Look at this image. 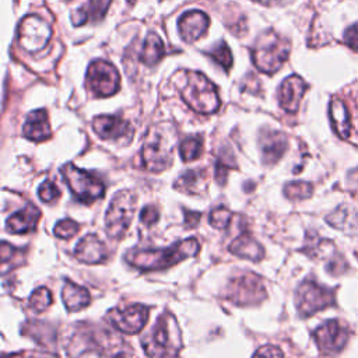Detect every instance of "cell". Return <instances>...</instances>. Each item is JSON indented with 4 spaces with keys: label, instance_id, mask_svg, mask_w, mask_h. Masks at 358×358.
I'll use <instances>...</instances> for the list:
<instances>
[{
    "label": "cell",
    "instance_id": "1",
    "mask_svg": "<svg viewBox=\"0 0 358 358\" xmlns=\"http://www.w3.org/2000/svg\"><path fill=\"white\" fill-rule=\"evenodd\" d=\"M200 250L197 239L187 238L165 249H137L126 255V260L138 270H164L196 256Z\"/></svg>",
    "mask_w": 358,
    "mask_h": 358
},
{
    "label": "cell",
    "instance_id": "2",
    "mask_svg": "<svg viewBox=\"0 0 358 358\" xmlns=\"http://www.w3.org/2000/svg\"><path fill=\"white\" fill-rule=\"evenodd\" d=\"M178 143L176 127L172 123H158L150 127L141 148L143 164L150 172H161L172 164Z\"/></svg>",
    "mask_w": 358,
    "mask_h": 358
},
{
    "label": "cell",
    "instance_id": "3",
    "mask_svg": "<svg viewBox=\"0 0 358 358\" xmlns=\"http://www.w3.org/2000/svg\"><path fill=\"white\" fill-rule=\"evenodd\" d=\"M179 94L185 103L197 113H213L220 108L217 87L199 71H179Z\"/></svg>",
    "mask_w": 358,
    "mask_h": 358
},
{
    "label": "cell",
    "instance_id": "4",
    "mask_svg": "<svg viewBox=\"0 0 358 358\" xmlns=\"http://www.w3.org/2000/svg\"><path fill=\"white\" fill-rule=\"evenodd\" d=\"M143 347L150 357H175L182 348L180 329L169 312H164L151 331L143 338Z\"/></svg>",
    "mask_w": 358,
    "mask_h": 358
},
{
    "label": "cell",
    "instance_id": "5",
    "mask_svg": "<svg viewBox=\"0 0 358 358\" xmlns=\"http://www.w3.org/2000/svg\"><path fill=\"white\" fill-rule=\"evenodd\" d=\"M289 50V41L268 29L257 36L252 48V60L260 71L274 74L288 59Z\"/></svg>",
    "mask_w": 358,
    "mask_h": 358
},
{
    "label": "cell",
    "instance_id": "6",
    "mask_svg": "<svg viewBox=\"0 0 358 358\" xmlns=\"http://www.w3.org/2000/svg\"><path fill=\"white\" fill-rule=\"evenodd\" d=\"M136 196L130 190L117 192L109 204L105 214V228L108 236L112 239H120L126 235L134 217Z\"/></svg>",
    "mask_w": 358,
    "mask_h": 358
},
{
    "label": "cell",
    "instance_id": "7",
    "mask_svg": "<svg viewBox=\"0 0 358 358\" xmlns=\"http://www.w3.org/2000/svg\"><path fill=\"white\" fill-rule=\"evenodd\" d=\"M60 172L73 196L81 203H92L103 197L105 185L95 175L77 168L73 164L64 165Z\"/></svg>",
    "mask_w": 358,
    "mask_h": 358
},
{
    "label": "cell",
    "instance_id": "8",
    "mask_svg": "<svg viewBox=\"0 0 358 358\" xmlns=\"http://www.w3.org/2000/svg\"><path fill=\"white\" fill-rule=\"evenodd\" d=\"M85 83L94 95L106 98L120 88V76L109 62L94 60L87 70Z\"/></svg>",
    "mask_w": 358,
    "mask_h": 358
},
{
    "label": "cell",
    "instance_id": "9",
    "mask_svg": "<svg viewBox=\"0 0 358 358\" xmlns=\"http://www.w3.org/2000/svg\"><path fill=\"white\" fill-rule=\"evenodd\" d=\"M18 42L29 53L42 50L52 36L50 25L38 15H27L18 25Z\"/></svg>",
    "mask_w": 358,
    "mask_h": 358
},
{
    "label": "cell",
    "instance_id": "10",
    "mask_svg": "<svg viewBox=\"0 0 358 358\" xmlns=\"http://www.w3.org/2000/svg\"><path fill=\"white\" fill-rule=\"evenodd\" d=\"M225 296L236 305H252L266 298V288L260 277L246 273L229 281Z\"/></svg>",
    "mask_w": 358,
    "mask_h": 358
},
{
    "label": "cell",
    "instance_id": "11",
    "mask_svg": "<svg viewBox=\"0 0 358 358\" xmlns=\"http://www.w3.org/2000/svg\"><path fill=\"white\" fill-rule=\"evenodd\" d=\"M296 308L301 316H310L334 303V294L312 280L303 281L296 291Z\"/></svg>",
    "mask_w": 358,
    "mask_h": 358
},
{
    "label": "cell",
    "instance_id": "12",
    "mask_svg": "<svg viewBox=\"0 0 358 358\" xmlns=\"http://www.w3.org/2000/svg\"><path fill=\"white\" fill-rule=\"evenodd\" d=\"M106 319L119 331L124 334H136L145 326L148 319V309L140 303L126 305L123 308H115L109 310Z\"/></svg>",
    "mask_w": 358,
    "mask_h": 358
},
{
    "label": "cell",
    "instance_id": "13",
    "mask_svg": "<svg viewBox=\"0 0 358 358\" xmlns=\"http://www.w3.org/2000/svg\"><path fill=\"white\" fill-rule=\"evenodd\" d=\"M313 338L319 347V350L324 354H336L340 352L350 338L348 327L340 320H329L319 326Z\"/></svg>",
    "mask_w": 358,
    "mask_h": 358
},
{
    "label": "cell",
    "instance_id": "14",
    "mask_svg": "<svg viewBox=\"0 0 358 358\" xmlns=\"http://www.w3.org/2000/svg\"><path fill=\"white\" fill-rule=\"evenodd\" d=\"M308 88V84L296 74L287 77L278 92V99H280V106L287 110L288 113H295L299 108L301 99Z\"/></svg>",
    "mask_w": 358,
    "mask_h": 358
},
{
    "label": "cell",
    "instance_id": "15",
    "mask_svg": "<svg viewBox=\"0 0 358 358\" xmlns=\"http://www.w3.org/2000/svg\"><path fill=\"white\" fill-rule=\"evenodd\" d=\"M94 131L103 140H116L124 136H130L131 126L122 116L117 115H101L92 119Z\"/></svg>",
    "mask_w": 358,
    "mask_h": 358
},
{
    "label": "cell",
    "instance_id": "16",
    "mask_svg": "<svg viewBox=\"0 0 358 358\" xmlns=\"http://www.w3.org/2000/svg\"><path fill=\"white\" fill-rule=\"evenodd\" d=\"M210 25V18L200 10L186 11L179 18V34L185 42L197 41Z\"/></svg>",
    "mask_w": 358,
    "mask_h": 358
},
{
    "label": "cell",
    "instance_id": "17",
    "mask_svg": "<svg viewBox=\"0 0 358 358\" xmlns=\"http://www.w3.org/2000/svg\"><path fill=\"white\" fill-rule=\"evenodd\" d=\"M76 257L85 264H99L108 259V249L96 235H85L74 250Z\"/></svg>",
    "mask_w": 358,
    "mask_h": 358
},
{
    "label": "cell",
    "instance_id": "18",
    "mask_svg": "<svg viewBox=\"0 0 358 358\" xmlns=\"http://www.w3.org/2000/svg\"><path fill=\"white\" fill-rule=\"evenodd\" d=\"M41 218V211L34 204H27L22 210L8 217L6 229L11 234H28L35 229Z\"/></svg>",
    "mask_w": 358,
    "mask_h": 358
},
{
    "label": "cell",
    "instance_id": "19",
    "mask_svg": "<svg viewBox=\"0 0 358 358\" xmlns=\"http://www.w3.org/2000/svg\"><path fill=\"white\" fill-rule=\"evenodd\" d=\"M263 162L267 165L275 164L287 150V137L280 131L263 133L259 138Z\"/></svg>",
    "mask_w": 358,
    "mask_h": 358
},
{
    "label": "cell",
    "instance_id": "20",
    "mask_svg": "<svg viewBox=\"0 0 358 358\" xmlns=\"http://www.w3.org/2000/svg\"><path fill=\"white\" fill-rule=\"evenodd\" d=\"M22 133L27 138L32 141H45L50 137V126L48 120V113L45 109H38L31 112L24 123Z\"/></svg>",
    "mask_w": 358,
    "mask_h": 358
},
{
    "label": "cell",
    "instance_id": "21",
    "mask_svg": "<svg viewBox=\"0 0 358 358\" xmlns=\"http://www.w3.org/2000/svg\"><path fill=\"white\" fill-rule=\"evenodd\" d=\"M112 0H88L81 8L71 13L73 25H83L85 22L99 21L109 8Z\"/></svg>",
    "mask_w": 358,
    "mask_h": 358
},
{
    "label": "cell",
    "instance_id": "22",
    "mask_svg": "<svg viewBox=\"0 0 358 358\" xmlns=\"http://www.w3.org/2000/svg\"><path fill=\"white\" fill-rule=\"evenodd\" d=\"M330 120L334 131L341 138H348L351 134V116L344 101L334 98L330 102Z\"/></svg>",
    "mask_w": 358,
    "mask_h": 358
},
{
    "label": "cell",
    "instance_id": "23",
    "mask_svg": "<svg viewBox=\"0 0 358 358\" xmlns=\"http://www.w3.org/2000/svg\"><path fill=\"white\" fill-rule=\"evenodd\" d=\"M229 252L238 257L249 259L253 262H257L264 256L263 246L250 235H241L235 238V241H232L229 245Z\"/></svg>",
    "mask_w": 358,
    "mask_h": 358
},
{
    "label": "cell",
    "instance_id": "24",
    "mask_svg": "<svg viewBox=\"0 0 358 358\" xmlns=\"http://www.w3.org/2000/svg\"><path fill=\"white\" fill-rule=\"evenodd\" d=\"M62 299L69 312H76L88 306L91 296L84 287H80L71 281H66L62 291Z\"/></svg>",
    "mask_w": 358,
    "mask_h": 358
},
{
    "label": "cell",
    "instance_id": "25",
    "mask_svg": "<svg viewBox=\"0 0 358 358\" xmlns=\"http://www.w3.org/2000/svg\"><path fill=\"white\" fill-rule=\"evenodd\" d=\"M204 187H206V175L200 169L185 171L175 182V189H179L180 192L190 193V194L200 193Z\"/></svg>",
    "mask_w": 358,
    "mask_h": 358
},
{
    "label": "cell",
    "instance_id": "26",
    "mask_svg": "<svg viewBox=\"0 0 358 358\" xmlns=\"http://www.w3.org/2000/svg\"><path fill=\"white\" fill-rule=\"evenodd\" d=\"M164 55H165V48L161 38L157 34L150 32L145 38L143 50L140 52V60L147 66H155L162 59Z\"/></svg>",
    "mask_w": 358,
    "mask_h": 358
},
{
    "label": "cell",
    "instance_id": "27",
    "mask_svg": "<svg viewBox=\"0 0 358 358\" xmlns=\"http://www.w3.org/2000/svg\"><path fill=\"white\" fill-rule=\"evenodd\" d=\"M203 152V140L199 136L186 137L179 145V154L183 161L197 159Z\"/></svg>",
    "mask_w": 358,
    "mask_h": 358
},
{
    "label": "cell",
    "instance_id": "28",
    "mask_svg": "<svg viewBox=\"0 0 358 358\" xmlns=\"http://www.w3.org/2000/svg\"><path fill=\"white\" fill-rule=\"evenodd\" d=\"M312 193H313V186L309 182H302V180L289 182L284 187V194L289 200H305L310 197Z\"/></svg>",
    "mask_w": 358,
    "mask_h": 358
},
{
    "label": "cell",
    "instance_id": "29",
    "mask_svg": "<svg viewBox=\"0 0 358 358\" xmlns=\"http://www.w3.org/2000/svg\"><path fill=\"white\" fill-rule=\"evenodd\" d=\"M211 59L218 63L221 67H224L225 70H229L232 67L234 63V57L231 53V49L228 48V45L224 41H220L218 43L214 45V48L210 52Z\"/></svg>",
    "mask_w": 358,
    "mask_h": 358
},
{
    "label": "cell",
    "instance_id": "30",
    "mask_svg": "<svg viewBox=\"0 0 358 358\" xmlns=\"http://www.w3.org/2000/svg\"><path fill=\"white\" fill-rule=\"evenodd\" d=\"M52 305V294L48 288L45 287H41V288H36L31 296H29V306L36 312V313H41L43 312L45 309H48L49 306Z\"/></svg>",
    "mask_w": 358,
    "mask_h": 358
},
{
    "label": "cell",
    "instance_id": "31",
    "mask_svg": "<svg viewBox=\"0 0 358 358\" xmlns=\"http://www.w3.org/2000/svg\"><path fill=\"white\" fill-rule=\"evenodd\" d=\"M232 218V213L225 207H217L210 213V224L217 229H224L228 227Z\"/></svg>",
    "mask_w": 358,
    "mask_h": 358
},
{
    "label": "cell",
    "instance_id": "32",
    "mask_svg": "<svg viewBox=\"0 0 358 358\" xmlns=\"http://www.w3.org/2000/svg\"><path fill=\"white\" fill-rule=\"evenodd\" d=\"M80 229V225L73 221V220H60L56 225H55V235L57 238H62V239H69V238H73Z\"/></svg>",
    "mask_w": 358,
    "mask_h": 358
},
{
    "label": "cell",
    "instance_id": "33",
    "mask_svg": "<svg viewBox=\"0 0 358 358\" xmlns=\"http://www.w3.org/2000/svg\"><path fill=\"white\" fill-rule=\"evenodd\" d=\"M38 196L43 203H52L60 196V190L57 185L53 180H45L39 189H38Z\"/></svg>",
    "mask_w": 358,
    "mask_h": 358
},
{
    "label": "cell",
    "instance_id": "34",
    "mask_svg": "<svg viewBox=\"0 0 358 358\" xmlns=\"http://www.w3.org/2000/svg\"><path fill=\"white\" fill-rule=\"evenodd\" d=\"M158 218H159V213L154 206H147L140 213V221L147 227L154 225L158 221Z\"/></svg>",
    "mask_w": 358,
    "mask_h": 358
},
{
    "label": "cell",
    "instance_id": "35",
    "mask_svg": "<svg viewBox=\"0 0 358 358\" xmlns=\"http://www.w3.org/2000/svg\"><path fill=\"white\" fill-rule=\"evenodd\" d=\"M344 43L354 50H358V22L351 25L344 32Z\"/></svg>",
    "mask_w": 358,
    "mask_h": 358
},
{
    "label": "cell",
    "instance_id": "36",
    "mask_svg": "<svg viewBox=\"0 0 358 358\" xmlns=\"http://www.w3.org/2000/svg\"><path fill=\"white\" fill-rule=\"evenodd\" d=\"M200 220H201V214L200 213H197V211H186L185 213V224H186V227L189 228H194V227H197V224L200 222Z\"/></svg>",
    "mask_w": 358,
    "mask_h": 358
},
{
    "label": "cell",
    "instance_id": "37",
    "mask_svg": "<svg viewBox=\"0 0 358 358\" xmlns=\"http://www.w3.org/2000/svg\"><path fill=\"white\" fill-rule=\"evenodd\" d=\"M255 355H273V357H280V355H282V351H281L278 347L266 345V347L257 350V351L255 352Z\"/></svg>",
    "mask_w": 358,
    "mask_h": 358
},
{
    "label": "cell",
    "instance_id": "38",
    "mask_svg": "<svg viewBox=\"0 0 358 358\" xmlns=\"http://www.w3.org/2000/svg\"><path fill=\"white\" fill-rule=\"evenodd\" d=\"M256 1H260V3H264V4H267V3H270V1H273V0H256Z\"/></svg>",
    "mask_w": 358,
    "mask_h": 358
},
{
    "label": "cell",
    "instance_id": "39",
    "mask_svg": "<svg viewBox=\"0 0 358 358\" xmlns=\"http://www.w3.org/2000/svg\"><path fill=\"white\" fill-rule=\"evenodd\" d=\"M134 1H136V0H127V3H129V4H133Z\"/></svg>",
    "mask_w": 358,
    "mask_h": 358
}]
</instances>
